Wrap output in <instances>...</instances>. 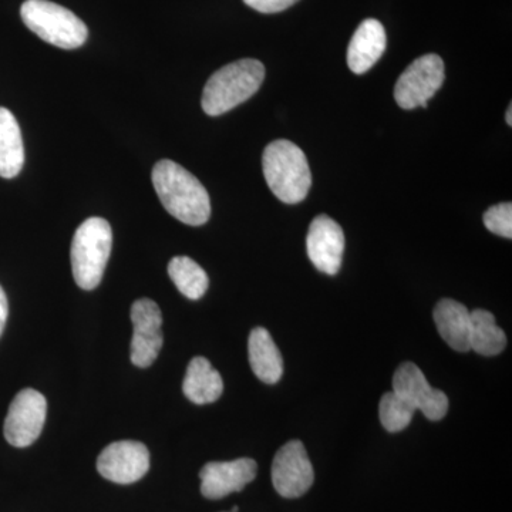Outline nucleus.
<instances>
[{
  "instance_id": "obj_10",
  "label": "nucleus",
  "mask_w": 512,
  "mask_h": 512,
  "mask_svg": "<svg viewBox=\"0 0 512 512\" xmlns=\"http://www.w3.org/2000/svg\"><path fill=\"white\" fill-rule=\"evenodd\" d=\"M393 392L431 421L443 419L448 412L447 394L433 389L419 366L412 362L397 367L393 376Z\"/></svg>"
},
{
  "instance_id": "obj_5",
  "label": "nucleus",
  "mask_w": 512,
  "mask_h": 512,
  "mask_svg": "<svg viewBox=\"0 0 512 512\" xmlns=\"http://www.w3.org/2000/svg\"><path fill=\"white\" fill-rule=\"evenodd\" d=\"M23 23L49 45L64 50L86 43L89 30L72 10L49 0H26L20 8Z\"/></svg>"
},
{
  "instance_id": "obj_18",
  "label": "nucleus",
  "mask_w": 512,
  "mask_h": 512,
  "mask_svg": "<svg viewBox=\"0 0 512 512\" xmlns=\"http://www.w3.org/2000/svg\"><path fill=\"white\" fill-rule=\"evenodd\" d=\"M25 147L18 120L5 107H0V177L10 180L22 171Z\"/></svg>"
},
{
  "instance_id": "obj_3",
  "label": "nucleus",
  "mask_w": 512,
  "mask_h": 512,
  "mask_svg": "<svg viewBox=\"0 0 512 512\" xmlns=\"http://www.w3.org/2000/svg\"><path fill=\"white\" fill-rule=\"evenodd\" d=\"M262 167L266 184L285 204L305 200L312 185L311 168L305 153L289 140H276L265 148Z\"/></svg>"
},
{
  "instance_id": "obj_4",
  "label": "nucleus",
  "mask_w": 512,
  "mask_h": 512,
  "mask_svg": "<svg viewBox=\"0 0 512 512\" xmlns=\"http://www.w3.org/2000/svg\"><path fill=\"white\" fill-rule=\"evenodd\" d=\"M113 247V231L104 218H89L74 234L70 259L74 281L84 289L93 291L100 285Z\"/></svg>"
},
{
  "instance_id": "obj_21",
  "label": "nucleus",
  "mask_w": 512,
  "mask_h": 512,
  "mask_svg": "<svg viewBox=\"0 0 512 512\" xmlns=\"http://www.w3.org/2000/svg\"><path fill=\"white\" fill-rule=\"evenodd\" d=\"M416 410L394 392L384 394L379 404V417L389 433H399L412 423Z\"/></svg>"
},
{
  "instance_id": "obj_1",
  "label": "nucleus",
  "mask_w": 512,
  "mask_h": 512,
  "mask_svg": "<svg viewBox=\"0 0 512 512\" xmlns=\"http://www.w3.org/2000/svg\"><path fill=\"white\" fill-rule=\"evenodd\" d=\"M153 184L168 214L191 227H200L211 217L208 191L190 171L171 160L154 165Z\"/></svg>"
},
{
  "instance_id": "obj_6",
  "label": "nucleus",
  "mask_w": 512,
  "mask_h": 512,
  "mask_svg": "<svg viewBox=\"0 0 512 512\" xmlns=\"http://www.w3.org/2000/svg\"><path fill=\"white\" fill-rule=\"evenodd\" d=\"M444 77V62L439 55L421 56L397 80L394 99L404 110L427 107V101L443 86Z\"/></svg>"
},
{
  "instance_id": "obj_22",
  "label": "nucleus",
  "mask_w": 512,
  "mask_h": 512,
  "mask_svg": "<svg viewBox=\"0 0 512 512\" xmlns=\"http://www.w3.org/2000/svg\"><path fill=\"white\" fill-rule=\"evenodd\" d=\"M484 225L488 231L500 237H512V205L511 202L494 205L488 208L483 217Z\"/></svg>"
},
{
  "instance_id": "obj_25",
  "label": "nucleus",
  "mask_w": 512,
  "mask_h": 512,
  "mask_svg": "<svg viewBox=\"0 0 512 512\" xmlns=\"http://www.w3.org/2000/svg\"><path fill=\"white\" fill-rule=\"evenodd\" d=\"M512 109L508 107L507 114H505V120H507L508 126H512Z\"/></svg>"
},
{
  "instance_id": "obj_19",
  "label": "nucleus",
  "mask_w": 512,
  "mask_h": 512,
  "mask_svg": "<svg viewBox=\"0 0 512 512\" xmlns=\"http://www.w3.org/2000/svg\"><path fill=\"white\" fill-rule=\"evenodd\" d=\"M470 349L481 356H497L507 348V336L495 322L493 313L476 309L470 312Z\"/></svg>"
},
{
  "instance_id": "obj_23",
  "label": "nucleus",
  "mask_w": 512,
  "mask_h": 512,
  "mask_svg": "<svg viewBox=\"0 0 512 512\" xmlns=\"http://www.w3.org/2000/svg\"><path fill=\"white\" fill-rule=\"evenodd\" d=\"M299 0H244L245 5L261 13H279L291 8Z\"/></svg>"
},
{
  "instance_id": "obj_7",
  "label": "nucleus",
  "mask_w": 512,
  "mask_h": 512,
  "mask_svg": "<svg viewBox=\"0 0 512 512\" xmlns=\"http://www.w3.org/2000/svg\"><path fill=\"white\" fill-rule=\"evenodd\" d=\"M46 414L45 396L35 389L22 390L10 403L3 427L5 439L13 447L32 446L42 434Z\"/></svg>"
},
{
  "instance_id": "obj_11",
  "label": "nucleus",
  "mask_w": 512,
  "mask_h": 512,
  "mask_svg": "<svg viewBox=\"0 0 512 512\" xmlns=\"http://www.w3.org/2000/svg\"><path fill=\"white\" fill-rule=\"evenodd\" d=\"M150 453L143 443L124 440L111 443L97 458V470L106 480L116 484H133L146 476Z\"/></svg>"
},
{
  "instance_id": "obj_9",
  "label": "nucleus",
  "mask_w": 512,
  "mask_h": 512,
  "mask_svg": "<svg viewBox=\"0 0 512 512\" xmlns=\"http://www.w3.org/2000/svg\"><path fill=\"white\" fill-rule=\"evenodd\" d=\"M131 322V362L137 367L151 366L163 348V315L160 308L151 299H138L131 306Z\"/></svg>"
},
{
  "instance_id": "obj_15",
  "label": "nucleus",
  "mask_w": 512,
  "mask_h": 512,
  "mask_svg": "<svg viewBox=\"0 0 512 512\" xmlns=\"http://www.w3.org/2000/svg\"><path fill=\"white\" fill-rule=\"evenodd\" d=\"M434 322L451 349L460 353L470 350L471 315L463 303L441 299L434 308Z\"/></svg>"
},
{
  "instance_id": "obj_16",
  "label": "nucleus",
  "mask_w": 512,
  "mask_h": 512,
  "mask_svg": "<svg viewBox=\"0 0 512 512\" xmlns=\"http://www.w3.org/2000/svg\"><path fill=\"white\" fill-rule=\"evenodd\" d=\"M248 356L252 372L261 382L275 384L281 380L284 375V360L268 330H252L248 340Z\"/></svg>"
},
{
  "instance_id": "obj_17",
  "label": "nucleus",
  "mask_w": 512,
  "mask_h": 512,
  "mask_svg": "<svg viewBox=\"0 0 512 512\" xmlns=\"http://www.w3.org/2000/svg\"><path fill=\"white\" fill-rule=\"evenodd\" d=\"M183 392L190 402L210 404L217 402L224 392V382L218 370L205 357H194L185 373Z\"/></svg>"
},
{
  "instance_id": "obj_20",
  "label": "nucleus",
  "mask_w": 512,
  "mask_h": 512,
  "mask_svg": "<svg viewBox=\"0 0 512 512\" xmlns=\"http://www.w3.org/2000/svg\"><path fill=\"white\" fill-rule=\"evenodd\" d=\"M168 275L178 291L191 301H198L210 286L207 272L188 256H175L168 264Z\"/></svg>"
},
{
  "instance_id": "obj_14",
  "label": "nucleus",
  "mask_w": 512,
  "mask_h": 512,
  "mask_svg": "<svg viewBox=\"0 0 512 512\" xmlns=\"http://www.w3.org/2000/svg\"><path fill=\"white\" fill-rule=\"evenodd\" d=\"M386 50V30L376 19L360 23L350 40L348 66L353 73L369 72Z\"/></svg>"
},
{
  "instance_id": "obj_2",
  "label": "nucleus",
  "mask_w": 512,
  "mask_h": 512,
  "mask_svg": "<svg viewBox=\"0 0 512 512\" xmlns=\"http://www.w3.org/2000/svg\"><path fill=\"white\" fill-rule=\"evenodd\" d=\"M265 79V66L259 60L242 59L217 70L204 87L202 110L217 117L251 99Z\"/></svg>"
},
{
  "instance_id": "obj_24",
  "label": "nucleus",
  "mask_w": 512,
  "mask_h": 512,
  "mask_svg": "<svg viewBox=\"0 0 512 512\" xmlns=\"http://www.w3.org/2000/svg\"><path fill=\"white\" fill-rule=\"evenodd\" d=\"M9 315V303L8 298H6V293L3 291L2 286H0V336L3 335V330H5L6 320H8Z\"/></svg>"
},
{
  "instance_id": "obj_8",
  "label": "nucleus",
  "mask_w": 512,
  "mask_h": 512,
  "mask_svg": "<svg viewBox=\"0 0 512 512\" xmlns=\"http://www.w3.org/2000/svg\"><path fill=\"white\" fill-rule=\"evenodd\" d=\"M315 481L311 460L302 441H288L279 448L272 463V484L284 498H299L308 493Z\"/></svg>"
},
{
  "instance_id": "obj_13",
  "label": "nucleus",
  "mask_w": 512,
  "mask_h": 512,
  "mask_svg": "<svg viewBox=\"0 0 512 512\" xmlns=\"http://www.w3.org/2000/svg\"><path fill=\"white\" fill-rule=\"evenodd\" d=\"M256 473L258 466L252 458L205 464L200 471L201 493L208 500H220L244 490L245 485L255 480Z\"/></svg>"
},
{
  "instance_id": "obj_12",
  "label": "nucleus",
  "mask_w": 512,
  "mask_h": 512,
  "mask_svg": "<svg viewBox=\"0 0 512 512\" xmlns=\"http://www.w3.org/2000/svg\"><path fill=\"white\" fill-rule=\"evenodd\" d=\"M306 251L318 271L326 275L338 274L345 252L342 227L328 215H319L309 227Z\"/></svg>"
}]
</instances>
